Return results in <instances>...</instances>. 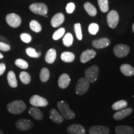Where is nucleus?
Here are the masks:
<instances>
[{
    "label": "nucleus",
    "instance_id": "nucleus-1",
    "mask_svg": "<svg viewBox=\"0 0 134 134\" xmlns=\"http://www.w3.org/2000/svg\"><path fill=\"white\" fill-rule=\"evenodd\" d=\"M26 104L23 100H16L7 105V109L12 114H19L26 109Z\"/></svg>",
    "mask_w": 134,
    "mask_h": 134
},
{
    "label": "nucleus",
    "instance_id": "nucleus-2",
    "mask_svg": "<svg viewBox=\"0 0 134 134\" xmlns=\"http://www.w3.org/2000/svg\"><path fill=\"white\" fill-rule=\"evenodd\" d=\"M57 107L58 110L61 113L64 119H73L75 117V114L74 112L70 108L69 105L66 102L63 100H60L57 103Z\"/></svg>",
    "mask_w": 134,
    "mask_h": 134
},
{
    "label": "nucleus",
    "instance_id": "nucleus-3",
    "mask_svg": "<svg viewBox=\"0 0 134 134\" xmlns=\"http://www.w3.org/2000/svg\"><path fill=\"white\" fill-rule=\"evenodd\" d=\"M90 86V83L85 77L80 78L75 87V91L77 94L83 95L88 91Z\"/></svg>",
    "mask_w": 134,
    "mask_h": 134
},
{
    "label": "nucleus",
    "instance_id": "nucleus-4",
    "mask_svg": "<svg viewBox=\"0 0 134 134\" xmlns=\"http://www.w3.org/2000/svg\"><path fill=\"white\" fill-rule=\"evenodd\" d=\"M99 71V67L97 65H93L89 67L85 72V78L90 83H93L98 80Z\"/></svg>",
    "mask_w": 134,
    "mask_h": 134
},
{
    "label": "nucleus",
    "instance_id": "nucleus-5",
    "mask_svg": "<svg viewBox=\"0 0 134 134\" xmlns=\"http://www.w3.org/2000/svg\"><path fill=\"white\" fill-rule=\"evenodd\" d=\"M29 9L34 14L43 16L47 14L48 13L47 6L42 3H33L29 6Z\"/></svg>",
    "mask_w": 134,
    "mask_h": 134
},
{
    "label": "nucleus",
    "instance_id": "nucleus-6",
    "mask_svg": "<svg viewBox=\"0 0 134 134\" xmlns=\"http://www.w3.org/2000/svg\"><path fill=\"white\" fill-rule=\"evenodd\" d=\"M6 21L10 27L17 28L21 24V18L19 15L15 13H10L6 17Z\"/></svg>",
    "mask_w": 134,
    "mask_h": 134
},
{
    "label": "nucleus",
    "instance_id": "nucleus-7",
    "mask_svg": "<svg viewBox=\"0 0 134 134\" xmlns=\"http://www.w3.org/2000/svg\"><path fill=\"white\" fill-rule=\"evenodd\" d=\"M114 53L115 56L119 58H122L126 57L129 53L130 48L128 46L125 44H117L114 47Z\"/></svg>",
    "mask_w": 134,
    "mask_h": 134
},
{
    "label": "nucleus",
    "instance_id": "nucleus-8",
    "mask_svg": "<svg viewBox=\"0 0 134 134\" xmlns=\"http://www.w3.org/2000/svg\"><path fill=\"white\" fill-rule=\"evenodd\" d=\"M119 21V16L118 13L114 10L110 11L107 16V22L108 26L112 29H114L118 24Z\"/></svg>",
    "mask_w": 134,
    "mask_h": 134
},
{
    "label": "nucleus",
    "instance_id": "nucleus-9",
    "mask_svg": "<svg viewBox=\"0 0 134 134\" xmlns=\"http://www.w3.org/2000/svg\"><path fill=\"white\" fill-rule=\"evenodd\" d=\"M29 102L34 107H46L48 105V101L46 98L35 94L30 98Z\"/></svg>",
    "mask_w": 134,
    "mask_h": 134
},
{
    "label": "nucleus",
    "instance_id": "nucleus-10",
    "mask_svg": "<svg viewBox=\"0 0 134 134\" xmlns=\"http://www.w3.org/2000/svg\"><path fill=\"white\" fill-rule=\"evenodd\" d=\"M34 126V123L31 120L24 119H21L16 122V127L18 129L21 131H26V130L31 129Z\"/></svg>",
    "mask_w": 134,
    "mask_h": 134
},
{
    "label": "nucleus",
    "instance_id": "nucleus-11",
    "mask_svg": "<svg viewBox=\"0 0 134 134\" xmlns=\"http://www.w3.org/2000/svg\"><path fill=\"white\" fill-rule=\"evenodd\" d=\"M96 55V52L94 50L87 49L82 52L80 56V61L81 63H85L93 59Z\"/></svg>",
    "mask_w": 134,
    "mask_h": 134
},
{
    "label": "nucleus",
    "instance_id": "nucleus-12",
    "mask_svg": "<svg viewBox=\"0 0 134 134\" xmlns=\"http://www.w3.org/2000/svg\"><path fill=\"white\" fill-rule=\"evenodd\" d=\"M133 112L132 108H125L124 109L118 110L113 115L114 119L116 120H120L125 119V117L130 115Z\"/></svg>",
    "mask_w": 134,
    "mask_h": 134
},
{
    "label": "nucleus",
    "instance_id": "nucleus-13",
    "mask_svg": "<svg viewBox=\"0 0 134 134\" xmlns=\"http://www.w3.org/2000/svg\"><path fill=\"white\" fill-rule=\"evenodd\" d=\"M67 131L71 134H86V129L80 124H72L67 127Z\"/></svg>",
    "mask_w": 134,
    "mask_h": 134
},
{
    "label": "nucleus",
    "instance_id": "nucleus-14",
    "mask_svg": "<svg viewBox=\"0 0 134 134\" xmlns=\"http://www.w3.org/2000/svg\"><path fill=\"white\" fill-rule=\"evenodd\" d=\"M90 134H109V129L105 126L101 125H95L90 127L89 129Z\"/></svg>",
    "mask_w": 134,
    "mask_h": 134
},
{
    "label": "nucleus",
    "instance_id": "nucleus-15",
    "mask_svg": "<svg viewBox=\"0 0 134 134\" xmlns=\"http://www.w3.org/2000/svg\"><path fill=\"white\" fill-rule=\"evenodd\" d=\"M64 21V15L62 13H58L53 16V18L51 19L50 23H51L52 26L53 27H57L60 26L61 24H62Z\"/></svg>",
    "mask_w": 134,
    "mask_h": 134
},
{
    "label": "nucleus",
    "instance_id": "nucleus-16",
    "mask_svg": "<svg viewBox=\"0 0 134 134\" xmlns=\"http://www.w3.org/2000/svg\"><path fill=\"white\" fill-rule=\"evenodd\" d=\"M70 77L66 73H63L58 78V86L62 89H65L69 86L70 83Z\"/></svg>",
    "mask_w": 134,
    "mask_h": 134
},
{
    "label": "nucleus",
    "instance_id": "nucleus-17",
    "mask_svg": "<svg viewBox=\"0 0 134 134\" xmlns=\"http://www.w3.org/2000/svg\"><path fill=\"white\" fill-rule=\"evenodd\" d=\"M110 41L108 38H101L99 39L94 40L92 42V45L96 48H103L109 46Z\"/></svg>",
    "mask_w": 134,
    "mask_h": 134
},
{
    "label": "nucleus",
    "instance_id": "nucleus-18",
    "mask_svg": "<svg viewBox=\"0 0 134 134\" xmlns=\"http://www.w3.org/2000/svg\"><path fill=\"white\" fill-rule=\"evenodd\" d=\"M50 118L52 120H53L55 123L61 124L64 120V117L62 115L58 112L55 109H52L50 110Z\"/></svg>",
    "mask_w": 134,
    "mask_h": 134
},
{
    "label": "nucleus",
    "instance_id": "nucleus-19",
    "mask_svg": "<svg viewBox=\"0 0 134 134\" xmlns=\"http://www.w3.org/2000/svg\"><path fill=\"white\" fill-rule=\"evenodd\" d=\"M115 132L116 134H133V128L127 125H119L115 127Z\"/></svg>",
    "mask_w": 134,
    "mask_h": 134
},
{
    "label": "nucleus",
    "instance_id": "nucleus-20",
    "mask_svg": "<svg viewBox=\"0 0 134 134\" xmlns=\"http://www.w3.org/2000/svg\"><path fill=\"white\" fill-rule=\"evenodd\" d=\"M120 71L126 76H132L134 75V68L129 64H123L120 67Z\"/></svg>",
    "mask_w": 134,
    "mask_h": 134
},
{
    "label": "nucleus",
    "instance_id": "nucleus-21",
    "mask_svg": "<svg viewBox=\"0 0 134 134\" xmlns=\"http://www.w3.org/2000/svg\"><path fill=\"white\" fill-rule=\"evenodd\" d=\"M57 58V52L54 48H50L46 53L45 60L48 64H52Z\"/></svg>",
    "mask_w": 134,
    "mask_h": 134
},
{
    "label": "nucleus",
    "instance_id": "nucleus-22",
    "mask_svg": "<svg viewBox=\"0 0 134 134\" xmlns=\"http://www.w3.org/2000/svg\"><path fill=\"white\" fill-rule=\"evenodd\" d=\"M29 114L35 119L40 120L43 119V113L37 107H32L29 109Z\"/></svg>",
    "mask_w": 134,
    "mask_h": 134
},
{
    "label": "nucleus",
    "instance_id": "nucleus-23",
    "mask_svg": "<svg viewBox=\"0 0 134 134\" xmlns=\"http://www.w3.org/2000/svg\"><path fill=\"white\" fill-rule=\"evenodd\" d=\"M7 79L8 85H9V86H11V88H15L18 86V81L16 80V75H15L14 72L13 71H10L8 73L7 75Z\"/></svg>",
    "mask_w": 134,
    "mask_h": 134
},
{
    "label": "nucleus",
    "instance_id": "nucleus-24",
    "mask_svg": "<svg viewBox=\"0 0 134 134\" xmlns=\"http://www.w3.org/2000/svg\"><path fill=\"white\" fill-rule=\"evenodd\" d=\"M61 59L66 63H71L74 61L75 56L74 53L70 52H64L61 54Z\"/></svg>",
    "mask_w": 134,
    "mask_h": 134
},
{
    "label": "nucleus",
    "instance_id": "nucleus-25",
    "mask_svg": "<svg viewBox=\"0 0 134 134\" xmlns=\"http://www.w3.org/2000/svg\"><path fill=\"white\" fill-rule=\"evenodd\" d=\"M84 8L86 10L87 13L90 15V16L94 17L97 14V10L96 8L93 6L91 3L86 2L84 4Z\"/></svg>",
    "mask_w": 134,
    "mask_h": 134
},
{
    "label": "nucleus",
    "instance_id": "nucleus-26",
    "mask_svg": "<svg viewBox=\"0 0 134 134\" xmlns=\"http://www.w3.org/2000/svg\"><path fill=\"white\" fill-rule=\"evenodd\" d=\"M128 103L125 100H120L112 105V109L114 110H120L126 108Z\"/></svg>",
    "mask_w": 134,
    "mask_h": 134
},
{
    "label": "nucleus",
    "instance_id": "nucleus-27",
    "mask_svg": "<svg viewBox=\"0 0 134 134\" xmlns=\"http://www.w3.org/2000/svg\"><path fill=\"white\" fill-rule=\"evenodd\" d=\"M40 80L42 82H47L50 78V71L47 68H42L40 72Z\"/></svg>",
    "mask_w": 134,
    "mask_h": 134
},
{
    "label": "nucleus",
    "instance_id": "nucleus-28",
    "mask_svg": "<svg viewBox=\"0 0 134 134\" xmlns=\"http://www.w3.org/2000/svg\"><path fill=\"white\" fill-rule=\"evenodd\" d=\"M73 42V37L71 33L68 32L65 35L63 38V43L65 46L69 47L71 46Z\"/></svg>",
    "mask_w": 134,
    "mask_h": 134
},
{
    "label": "nucleus",
    "instance_id": "nucleus-29",
    "mask_svg": "<svg viewBox=\"0 0 134 134\" xmlns=\"http://www.w3.org/2000/svg\"><path fill=\"white\" fill-rule=\"evenodd\" d=\"M19 78L22 83L24 85H29L31 81V77L27 72L22 71L19 74Z\"/></svg>",
    "mask_w": 134,
    "mask_h": 134
},
{
    "label": "nucleus",
    "instance_id": "nucleus-30",
    "mask_svg": "<svg viewBox=\"0 0 134 134\" xmlns=\"http://www.w3.org/2000/svg\"><path fill=\"white\" fill-rule=\"evenodd\" d=\"M29 27L32 31L36 33H38L42 31V26L41 24L36 20H32L29 24Z\"/></svg>",
    "mask_w": 134,
    "mask_h": 134
},
{
    "label": "nucleus",
    "instance_id": "nucleus-31",
    "mask_svg": "<svg viewBox=\"0 0 134 134\" xmlns=\"http://www.w3.org/2000/svg\"><path fill=\"white\" fill-rule=\"evenodd\" d=\"M98 5L99 6L100 11L103 13L108 12L109 10V1L108 0H98Z\"/></svg>",
    "mask_w": 134,
    "mask_h": 134
},
{
    "label": "nucleus",
    "instance_id": "nucleus-32",
    "mask_svg": "<svg viewBox=\"0 0 134 134\" xmlns=\"http://www.w3.org/2000/svg\"><path fill=\"white\" fill-rule=\"evenodd\" d=\"M26 52L28 56L32 58H38L41 55V52H37L36 50L34 48L28 47L26 48Z\"/></svg>",
    "mask_w": 134,
    "mask_h": 134
},
{
    "label": "nucleus",
    "instance_id": "nucleus-33",
    "mask_svg": "<svg viewBox=\"0 0 134 134\" xmlns=\"http://www.w3.org/2000/svg\"><path fill=\"white\" fill-rule=\"evenodd\" d=\"M75 32L76 34V36L78 40L81 41L83 38V34H82V29H81V25L80 23H76L74 25Z\"/></svg>",
    "mask_w": 134,
    "mask_h": 134
},
{
    "label": "nucleus",
    "instance_id": "nucleus-34",
    "mask_svg": "<svg viewBox=\"0 0 134 134\" xmlns=\"http://www.w3.org/2000/svg\"><path fill=\"white\" fill-rule=\"evenodd\" d=\"M14 63L17 66L21 68V69H27L29 67L28 63L24 60L21 59V58H18V59L16 60Z\"/></svg>",
    "mask_w": 134,
    "mask_h": 134
},
{
    "label": "nucleus",
    "instance_id": "nucleus-35",
    "mask_svg": "<svg viewBox=\"0 0 134 134\" xmlns=\"http://www.w3.org/2000/svg\"><path fill=\"white\" fill-rule=\"evenodd\" d=\"M65 30L64 28H60V29H58L57 31H56L54 33H53L52 36L53 39L55 40V41H58V40H59L62 37H63V35L65 34Z\"/></svg>",
    "mask_w": 134,
    "mask_h": 134
},
{
    "label": "nucleus",
    "instance_id": "nucleus-36",
    "mask_svg": "<svg viewBox=\"0 0 134 134\" xmlns=\"http://www.w3.org/2000/svg\"><path fill=\"white\" fill-rule=\"evenodd\" d=\"M99 27L98 24L91 23L88 27V31L91 35H96L99 31Z\"/></svg>",
    "mask_w": 134,
    "mask_h": 134
},
{
    "label": "nucleus",
    "instance_id": "nucleus-37",
    "mask_svg": "<svg viewBox=\"0 0 134 134\" xmlns=\"http://www.w3.org/2000/svg\"><path fill=\"white\" fill-rule=\"evenodd\" d=\"M20 38H21V41L24 42V43H29L32 41V37L29 34L27 33H23L20 35Z\"/></svg>",
    "mask_w": 134,
    "mask_h": 134
},
{
    "label": "nucleus",
    "instance_id": "nucleus-38",
    "mask_svg": "<svg viewBox=\"0 0 134 134\" xmlns=\"http://www.w3.org/2000/svg\"><path fill=\"white\" fill-rule=\"evenodd\" d=\"M75 9V4L73 3H69L66 6V11L68 14H71L74 12Z\"/></svg>",
    "mask_w": 134,
    "mask_h": 134
},
{
    "label": "nucleus",
    "instance_id": "nucleus-39",
    "mask_svg": "<svg viewBox=\"0 0 134 134\" xmlns=\"http://www.w3.org/2000/svg\"><path fill=\"white\" fill-rule=\"evenodd\" d=\"M11 49V46L8 43L0 42V50L3 52H8Z\"/></svg>",
    "mask_w": 134,
    "mask_h": 134
},
{
    "label": "nucleus",
    "instance_id": "nucleus-40",
    "mask_svg": "<svg viewBox=\"0 0 134 134\" xmlns=\"http://www.w3.org/2000/svg\"><path fill=\"white\" fill-rule=\"evenodd\" d=\"M6 65L4 63H0V76H1L4 73L5 70H6Z\"/></svg>",
    "mask_w": 134,
    "mask_h": 134
},
{
    "label": "nucleus",
    "instance_id": "nucleus-41",
    "mask_svg": "<svg viewBox=\"0 0 134 134\" xmlns=\"http://www.w3.org/2000/svg\"><path fill=\"white\" fill-rule=\"evenodd\" d=\"M0 42H4L6 43H8V44H9V41H8L6 38L5 37H3L0 36Z\"/></svg>",
    "mask_w": 134,
    "mask_h": 134
},
{
    "label": "nucleus",
    "instance_id": "nucleus-42",
    "mask_svg": "<svg viewBox=\"0 0 134 134\" xmlns=\"http://www.w3.org/2000/svg\"><path fill=\"white\" fill-rule=\"evenodd\" d=\"M3 58V54H2V53H0V59H1V58Z\"/></svg>",
    "mask_w": 134,
    "mask_h": 134
},
{
    "label": "nucleus",
    "instance_id": "nucleus-43",
    "mask_svg": "<svg viewBox=\"0 0 134 134\" xmlns=\"http://www.w3.org/2000/svg\"><path fill=\"white\" fill-rule=\"evenodd\" d=\"M132 31H133V33H134V23H133V26H132Z\"/></svg>",
    "mask_w": 134,
    "mask_h": 134
},
{
    "label": "nucleus",
    "instance_id": "nucleus-44",
    "mask_svg": "<svg viewBox=\"0 0 134 134\" xmlns=\"http://www.w3.org/2000/svg\"><path fill=\"white\" fill-rule=\"evenodd\" d=\"M0 134H4V133H3V132L2 131V130H0Z\"/></svg>",
    "mask_w": 134,
    "mask_h": 134
}]
</instances>
